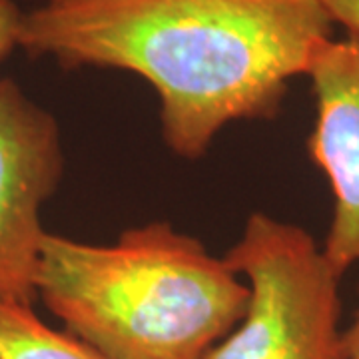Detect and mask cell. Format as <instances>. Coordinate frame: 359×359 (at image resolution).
Wrapping results in <instances>:
<instances>
[{
    "label": "cell",
    "instance_id": "cell-1",
    "mask_svg": "<svg viewBox=\"0 0 359 359\" xmlns=\"http://www.w3.org/2000/svg\"><path fill=\"white\" fill-rule=\"evenodd\" d=\"M334 26L318 0H50L25 11L18 48L144 78L166 146L198 160L231 122L278 114Z\"/></svg>",
    "mask_w": 359,
    "mask_h": 359
},
{
    "label": "cell",
    "instance_id": "cell-2",
    "mask_svg": "<svg viewBox=\"0 0 359 359\" xmlns=\"http://www.w3.org/2000/svg\"><path fill=\"white\" fill-rule=\"evenodd\" d=\"M248 295L226 257L170 222L104 245L48 231L36 269L44 308L108 359H205L240 323Z\"/></svg>",
    "mask_w": 359,
    "mask_h": 359
},
{
    "label": "cell",
    "instance_id": "cell-3",
    "mask_svg": "<svg viewBox=\"0 0 359 359\" xmlns=\"http://www.w3.org/2000/svg\"><path fill=\"white\" fill-rule=\"evenodd\" d=\"M224 257L250 295L205 359H346L341 273L304 228L256 212Z\"/></svg>",
    "mask_w": 359,
    "mask_h": 359
},
{
    "label": "cell",
    "instance_id": "cell-4",
    "mask_svg": "<svg viewBox=\"0 0 359 359\" xmlns=\"http://www.w3.org/2000/svg\"><path fill=\"white\" fill-rule=\"evenodd\" d=\"M65 174L58 120L14 78H0V304H32L42 208Z\"/></svg>",
    "mask_w": 359,
    "mask_h": 359
},
{
    "label": "cell",
    "instance_id": "cell-5",
    "mask_svg": "<svg viewBox=\"0 0 359 359\" xmlns=\"http://www.w3.org/2000/svg\"><path fill=\"white\" fill-rule=\"evenodd\" d=\"M316 124L308 148L334 194L325 257L341 276L359 264V36L330 39L308 74Z\"/></svg>",
    "mask_w": 359,
    "mask_h": 359
},
{
    "label": "cell",
    "instance_id": "cell-6",
    "mask_svg": "<svg viewBox=\"0 0 359 359\" xmlns=\"http://www.w3.org/2000/svg\"><path fill=\"white\" fill-rule=\"evenodd\" d=\"M0 359H108L34 313L32 304H0Z\"/></svg>",
    "mask_w": 359,
    "mask_h": 359
},
{
    "label": "cell",
    "instance_id": "cell-7",
    "mask_svg": "<svg viewBox=\"0 0 359 359\" xmlns=\"http://www.w3.org/2000/svg\"><path fill=\"white\" fill-rule=\"evenodd\" d=\"M25 11L16 0H0V62L18 48Z\"/></svg>",
    "mask_w": 359,
    "mask_h": 359
},
{
    "label": "cell",
    "instance_id": "cell-8",
    "mask_svg": "<svg viewBox=\"0 0 359 359\" xmlns=\"http://www.w3.org/2000/svg\"><path fill=\"white\" fill-rule=\"evenodd\" d=\"M335 26H344L346 34L359 36V0H318Z\"/></svg>",
    "mask_w": 359,
    "mask_h": 359
},
{
    "label": "cell",
    "instance_id": "cell-9",
    "mask_svg": "<svg viewBox=\"0 0 359 359\" xmlns=\"http://www.w3.org/2000/svg\"><path fill=\"white\" fill-rule=\"evenodd\" d=\"M344 355L346 359H359V309L349 327L344 330Z\"/></svg>",
    "mask_w": 359,
    "mask_h": 359
},
{
    "label": "cell",
    "instance_id": "cell-10",
    "mask_svg": "<svg viewBox=\"0 0 359 359\" xmlns=\"http://www.w3.org/2000/svg\"><path fill=\"white\" fill-rule=\"evenodd\" d=\"M36 2H39V4H40V2H50V0H36Z\"/></svg>",
    "mask_w": 359,
    "mask_h": 359
}]
</instances>
